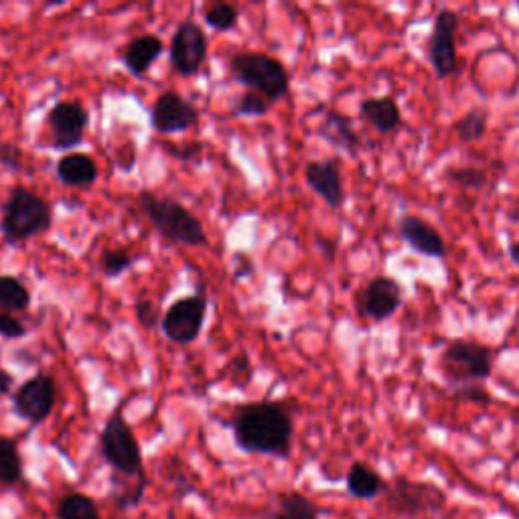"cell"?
Listing matches in <instances>:
<instances>
[{
	"label": "cell",
	"instance_id": "16",
	"mask_svg": "<svg viewBox=\"0 0 519 519\" xmlns=\"http://www.w3.org/2000/svg\"><path fill=\"white\" fill-rule=\"evenodd\" d=\"M400 236L414 252L422 256L438 260L447 256V246H444L440 232L418 215H404L400 219Z\"/></svg>",
	"mask_w": 519,
	"mask_h": 519
},
{
	"label": "cell",
	"instance_id": "11",
	"mask_svg": "<svg viewBox=\"0 0 519 519\" xmlns=\"http://www.w3.org/2000/svg\"><path fill=\"white\" fill-rule=\"evenodd\" d=\"M51 128V140L57 151H71L84 142L90 114L80 102H57L47 116Z\"/></svg>",
	"mask_w": 519,
	"mask_h": 519
},
{
	"label": "cell",
	"instance_id": "17",
	"mask_svg": "<svg viewBox=\"0 0 519 519\" xmlns=\"http://www.w3.org/2000/svg\"><path fill=\"white\" fill-rule=\"evenodd\" d=\"M165 43L157 35L134 37L122 53V61L132 76H144L153 67V63L163 55Z\"/></svg>",
	"mask_w": 519,
	"mask_h": 519
},
{
	"label": "cell",
	"instance_id": "5",
	"mask_svg": "<svg viewBox=\"0 0 519 519\" xmlns=\"http://www.w3.org/2000/svg\"><path fill=\"white\" fill-rule=\"evenodd\" d=\"M493 349L467 339L453 341L442 353V374L453 388L487 380L493 372Z\"/></svg>",
	"mask_w": 519,
	"mask_h": 519
},
{
	"label": "cell",
	"instance_id": "39",
	"mask_svg": "<svg viewBox=\"0 0 519 519\" xmlns=\"http://www.w3.org/2000/svg\"><path fill=\"white\" fill-rule=\"evenodd\" d=\"M517 7H519V5H517Z\"/></svg>",
	"mask_w": 519,
	"mask_h": 519
},
{
	"label": "cell",
	"instance_id": "31",
	"mask_svg": "<svg viewBox=\"0 0 519 519\" xmlns=\"http://www.w3.org/2000/svg\"><path fill=\"white\" fill-rule=\"evenodd\" d=\"M134 311H136V321L144 327V329H155V327H159L161 325V313H159V309H157V305L153 303V301H148V299H142V301H138L136 303V307H134Z\"/></svg>",
	"mask_w": 519,
	"mask_h": 519
},
{
	"label": "cell",
	"instance_id": "35",
	"mask_svg": "<svg viewBox=\"0 0 519 519\" xmlns=\"http://www.w3.org/2000/svg\"><path fill=\"white\" fill-rule=\"evenodd\" d=\"M0 163L11 171H23V155L15 144H0Z\"/></svg>",
	"mask_w": 519,
	"mask_h": 519
},
{
	"label": "cell",
	"instance_id": "2",
	"mask_svg": "<svg viewBox=\"0 0 519 519\" xmlns=\"http://www.w3.org/2000/svg\"><path fill=\"white\" fill-rule=\"evenodd\" d=\"M138 203L142 213L148 217V221H151L163 240L189 248L207 246V234L203 230L201 219L179 201L144 191L138 197Z\"/></svg>",
	"mask_w": 519,
	"mask_h": 519
},
{
	"label": "cell",
	"instance_id": "10",
	"mask_svg": "<svg viewBox=\"0 0 519 519\" xmlns=\"http://www.w3.org/2000/svg\"><path fill=\"white\" fill-rule=\"evenodd\" d=\"M209 41L203 29L191 21L185 19L171 41V65L179 73V76H195L201 71L205 59H207Z\"/></svg>",
	"mask_w": 519,
	"mask_h": 519
},
{
	"label": "cell",
	"instance_id": "38",
	"mask_svg": "<svg viewBox=\"0 0 519 519\" xmlns=\"http://www.w3.org/2000/svg\"><path fill=\"white\" fill-rule=\"evenodd\" d=\"M509 258L513 260V264L519 266V242H511V246H509Z\"/></svg>",
	"mask_w": 519,
	"mask_h": 519
},
{
	"label": "cell",
	"instance_id": "15",
	"mask_svg": "<svg viewBox=\"0 0 519 519\" xmlns=\"http://www.w3.org/2000/svg\"><path fill=\"white\" fill-rule=\"evenodd\" d=\"M305 181L329 207L339 209L345 203L339 159L311 161L305 169Z\"/></svg>",
	"mask_w": 519,
	"mask_h": 519
},
{
	"label": "cell",
	"instance_id": "18",
	"mask_svg": "<svg viewBox=\"0 0 519 519\" xmlns=\"http://www.w3.org/2000/svg\"><path fill=\"white\" fill-rule=\"evenodd\" d=\"M98 175V163L86 153H69L57 163V179L67 187H90Z\"/></svg>",
	"mask_w": 519,
	"mask_h": 519
},
{
	"label": "cell",
	"instance_id": "9",
	"mask_svg": "<svg viewBox=\"0 0 519 519\" xmlns=\"http://www.w3.org/2000/svg\"><path fill=\"white\" fill-rule=\"evenodd\" d=\"M205 317H207L205 294L185 296V299H179L167 309L161 321V329L169 341L177 345H189L201 335Z\"/></svg>",
	"mask_w": 519,
	"mask_h": 519
},
{
	"label": "cell",
	"instance_id": "1",
	"mask_svg": "<svg viewBox=\"0 0 519 519\" xmlns=\"http://www.w3.org/2000/svg\"><path fill=\"white\" fill-rule=\"evenodd\" d=\"M238 449L248 455L288 459L292 449V416L284 402L260 400L240 404L230 418Z\"/></svg>",
	"mask_w": 519,
	"mask_h": 519
},
{
	"label": "cell",
	"instance_id": "26",
	"mask_svg": "<svg viewBox=\"0 0 519 519\" xmlns=\"http://www.w3.org/2000/svg\"><path fill=\"white\" fill-rule=\"evenodd\" d=\"M453 130L457 132L461 142H465V144L477 142L487 132V114L483 110H471L461 120H457Z\"/></svg>",
	"mask_w": 519,
	"mask_h": 519
},
{
	"label": "cell",
	"instance_id": "14",
	"mask_svg": "<svg viewBox=\"0 0 519 519\" xmlns=\"http://www.w3.org/2000/svg\"><path fill=\"white\" fill-rule=\"evenodd\" d=\"M199 122V108L179 92H163L151 112V124L159 134H179Z\"/></svg>",
	"mask_w": 519,
	"mask_h": 519
},
{
	"label": "cell",
	"instance_id": "36",
	"mask_svg": "<svg viewBox=\"0 0 519 519\" xmlns=\"http://www.w3.org/2000/svg\"><path fill=\"white\" fill-rule=\"evenodd\" d=\"M234 260H236L234 278H244V276H250L254 272V264L250 262V258L246 254H238V256H234Z\"/></svg>",
	"mask_w": 519,
	"mask_h": 519
},
{
	"label": "cell",
	"instance_id": "21",
	"mask_svg": "<svg viewBox=\"0 0 519 519\" xmlns=\"http://www.w3.org/2000/svg\"><path fill=\"white\" fill-rule=\"evenodd\" d=\"M319 134L329 144L341 148V151H345V153H355L357 148L361 146V138L353 130V122L347 116H343V114H339L335 110L325 114V120L319 126Z\"/></svg>",
	"mask_w": 519,
	"mask_h": 519
},
{
	"label": "cell",
	"instance_id": "24",
	"mask_svg": "<svg viewBox=\"0 0 519 519\" xmlns=\"http://www.w3.org/2000/svg\"><path fill=\"white\" fill-rule=\"evenodd\" d=\"M23 479V459L17 442L0 436V485H17Z\"/></svg>",
	"mask_w": 519,
	"mask_h": 519
},
{
	"label": "cell",
	"instance_id": "20",
	"mask_svg": "<svg viewBox=\"0 0 519 519\" xmlns=\"http://www.w3.org/2000/svg\"><path fill=\"white\" fill-rule=\"evenodd\" d=\"M347 491L351 497L361 499V501H372L380 495H384L388 483L384 481V477L372 469L365 463H353L347 471Z\"/></svg>",
	"mask_w": 519,
	"mask_h": 519
},
{
	"label": "cell",
	"instance_id": "25",
	"mask_svg": "<svg viewBox=\"0 0 519 519\" xmlns=\"http://www.w3.org/2000/svg\"><path fill=\"white\" fill-rule=\"evenodd\" d=\"M57 519H102L96 501L84 493H67L59 499Z\"/></svg>",
	"mask_w": 519,
	"mask_h": 519
},
{
	"label": "cell",
	"instance_id": "8",
	"mask_svg": "<svg viewBox=\"0 0 519 519\" xmlns=\"http://www.w3.org/2000/svg\"><path fill=\"white\" fill-rule=\"evenodd\" d=\"M459 15L451 9H442L432 25L428 39V59L438 78H451L459 71V51H457V33H459Z\"/></svg>",
	"mask_w": 519,
	"mask_h": 519
},
{
	"label": "cell",
	"instance_id": "22",
	"mask_svg": "<svg viewBox=\"0 0 519 519\" xmlns=\"http://www.w3.org/2000/svg\"><path fill=\"white\" fill-rule=\"evenodd\" d=\"M319 505L303 493H282L276 501V507L270 513V519H319Z\"/></svg>",
	"mask_w": 519,
	"mask_h": 519
},
{
	"label": "cell",
	"instance_id": "37",
	"mask_svg": "<svg viewBox=\"0 0 519 519\" xmlns=\"http://www.w3.org/2000/svg\"><path fill=\"white\" fill-rule=\"evenodd\" d=\"M15 378L7 372V369L0 367V396H9L13 392Z\"/></svg>",
	"mask_w": 519,
	"mask_h": 519
},
{
	"label": "cell",
	"instance_id": "12",
	"mask_svg": "<svg viewBox=\"0 0 519 519\" xmlns=\"http://www.w3.org/2000/svg\"><path fill=\"white\" fill-rule=\"evenodd\" d=\"M55 400V380L51 376L39 374L19 386V390L13 394V408L23 420H29L33 426H37L51 416Z\"/></svg>",
	"mask_w": 519,
	"mask_h": 519
},
{
	"label": "cell",
	"instance_id": "27",
	"mask_svg": "<svg viewBox=\"0 0 519 519\" xmlns=\"http://www.w3.org/2000/svg\"><path fill=\"white\" fill-rule=\"evenodd\" d=\"M205 23L219 31V33H228L232 29H236L238 25V9L234 5H228V3H215L213 7H209L205 11Z\"/></svg>",
	"mask_w": 519,
	"mask_h": 519
},
{
	"label": "cell",
	"instance_id": "13",
	"mask_svg": "<svg viewBox=\"0 0 519 519\" xmlns=\"http://www.w3.org/2000/svg\"><path fill=\"white\" fill-rule=\"evenodd\" d=\"M402 301V286L394 278L378 276L359 292L357 309L359 315L382 323L396 315V311L402 307Z\"/></svg>",
	"mask_w": 519,
	"mask_h": 519
},
{
	"label": "cell",
	"instance_id": "33",
	"mask_svg": "<svg viewBox=\"0 0 519 519\" xmlns=\"http://www.w3.org/2000/svg\"><path fill=\"white\" fill-rule=\"evenodd\" d=\"M27 335V329L13 315L0 311V337L5 339H21Z\"/></svg>",
	"mask_w": 519,
	"mask_h": 519
},
{
	"label": "cell",
	"instance_id": "7",
	"mask_svg": "<svg viewBox=\"0 0 519 519\" xmlns=\"http://www.w3.org/2000/svg\"><path fill=\"white\" fill-rule=\"evenodd\" d=\"M100 447L104 459L116 469V473L130 479L144 475L138 440L122 412L112 414L106 422L100 434Z\"/></svg>",
	"mask_w": 519,
	"mask_h": 519
},
{
	"label": "cell",
	"instance_id": "34",
	"mask_svg": "<svg viewBox=\"0 0 519 519\" xmlns=\"http://www.w3.org/2000/svg\"><path fill=\"white\" fill-rule=\"evenodd\" d=\"M455 396L461 402H471V404H489L491 396L477 384H467L461 388H455Z\"/></svg>",
	"mask_w": 519,
	"mask_h": 519
},
{
	"label": "cell",
	"instance_id": "19",
	"mask_svg": "<svg viewBox=\"0 0 519 519\" xmlns=\"http://www.w3.org/2000/svg\"><path fill=\"white\" fill-rule=\"evenodd\" d=\"M361 118L374 126L380 134H390L402 124V112L398 102L392 96H382V98H367L359 106Z\"/></svg>",
	"mask_w": 519,
	"mask_h": 519
},
{
	"label": "cell",
	"instance_id": "23",
	"mask_svg": "<svg viewBox=\"0 0 519 519\" xmlns=\"http://www.w3.org/2000/svg\"><path fill=\"white\" fill-rule=\"evenodd\" d=\"M31 307V290L11 274H0V309L15 315Z\"/></svg>",
	"mask_w": 519,
	"mask_h": 519
},
{
	"label": "cell",
	"instance_id": "28",
	"mask_svg": "<svg viewBox=\"0 0 519 519\" xmlns=\"http://www.w3.org/2000/svg\"><path fill=\"white\" fill-rule=\"evenodd\" d=\"M134 266V256L126 250H106L100 258V270L106 278H116Z\"/></svg>",
	"mask_w": 519,
	"mask_h": 519
},
{
	"label": "cell",
	"instance_id": "32",
	"mask_svg": "<svg viewBox=\"0 0 519 519\" xmlns=\"http://www.w3.org/2000/svg\"><path fill=\"white\" fill-rule=\"evenodd\" d=\"M165 153H169L173 159L181 163H191L203 153L201 142H189V144H163Z\"/></svg>",
	"mask_w": 519,
	"mask_h": 519
},
{
	"label": "cell",
	"instance_id": "29",
	"mask_svg": "<svg viewBox=\"0 0 519 519\" xmlns=\"http://www.w3.org/2000/svg\"><path fill=\"white\" fill-rule=\"evenodd\" d=\"M270 106H272V104H270L266 98H262L260 94H256V92H246V94H242L240 100L236 102L232 114H234V116H256V118H260V116H266V114H268Z\"/></svg>",
	"mask_w": 519,
	"mask_h": 519
},
{
	"label": "cell",
	"instance_id": "6",
	"mask_svg": "<svg viewBox=\"0 0 519 519\" xmlns=\"http://www.w3.org/2000/svg\"><path fill=\"white\" fill-rule=\"evenodd\" d=\"M384 507L390 515L404 517V519H416L424 513L438 511L444 503H447V495L442 489L412 481L408 477H396L384 491Z\"/></svg>",
	"mask_w": 519,
	"mask_h": 519
},
{
	"label": "cell",
	"instance_id": "4",
	"mask_svg": "<svg viewBox=\"0 0 519 519\" xmlns=\"http://www.w3.org/2000/svg\"><path fill=\"white\" fill-rule=\"evenodd\" d=\"M230 71L242 86L250 88V92L260 94L270 104L280 102L288 96V71L276 57L254 51L238 53L230 59Z\"/></svg>",
	"mask_w": 519,
	"mask_h": 519
},
{
	"label": "cell",
	"instance_id": "3",
	"mask_svg": "<svg viewBox=\"0 0 519 519\" xmlns=\"http://www.w3.org/2000/svg\"><path fill=\"white\" fill-rule=\"evenodd\" d=\"M51 226L53 211L43 197L23 185L11 189L3 207V217H0V232H3L9 246H21L37 236H43L51 230Z\"/></svg>",
	"mask_w": 519,
	"mask_h": 519
},
{
	"label": "cell",
	"instance_id": "30",
	"mask_svg": "<svg viewBox=\"0 0 519 519\" xmlns=\"http://www.w3.org/2000/svg\"><path fill=\"white\" fill-rule=\"evenodd\" d=\"M449 177L461 185L463 189H471V191H479L485 187L487 183V173L483 169L477 167H461V169H453L449 171Z\"/></svg>",
	"mask_w": 519,
	"mask_h": 519
}]
</instances>
